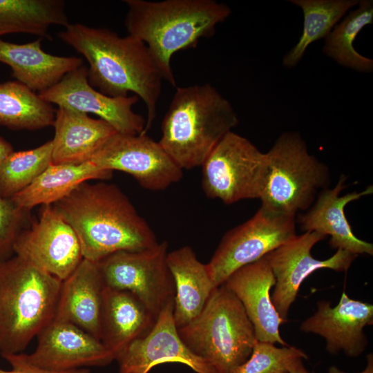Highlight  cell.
<instances>
[{
  "mask_svg": "<svg viewBox=\"0 0 373 373\" xmlns=\"http://www.w3.org/2000/svg\"><path fill=\"white\" fill-rule=\"evenodd\" d=\"M59 38L81 54L88 64V80L110 97H126L132 92L144 102L146 133L156 115L163 76L148 47L128 35L120 37L108 28L68 23Z\"/></svg>",
  "mask_w": 373,
  "mask_h": 373,
  "instance_id": "6da1fadb",
  "label": "cell"
},
{
  "mask_svg": "<svg viewBox=\"0 0 373 373\" xmlns=\"http://www.w3.org/2000/svg\"><path fill=\"white\" fill-rule=\"evenodd\" d=\"M73 228L83 258L98 262L120 251H141L158 242L123 191L104 182H83L52 204Z\"/></svg>",
  "mask_w": 373,
  "mask_h": 373,
  "instance_id": "7a4b0ae2",
  "label": "cell"
},
{
  "mask_svg": "<svg viewBox=\"0 0 373 373\" xmlns=\"http://www.w3.org/2000/svg\"><path fill=\"white\" fill-rule=\"evenodd\" d=\"M124 26L128 35L148 47L163 78L172 86L175 79L171 57L212 37L216 26L231 15V8L213 0H125Z\"/></svg>",
  "mask_w": 373,
  "mask_h": 373,
  "instance_id": "3957f363",
  "label": "cell"
},
{
  "mask_svg": "<svg viewBox=\"0 0 373 373\" xmlns=\"http://www.w3.org/2000/svg\"><path fill=\"white\" fill-rule=\"evenodd\" d=\"M238 122L231 103L210 84L178 87L158 142L180 169L189 170L202 166Z\"/></svg>",
  "mask_w": 373,
  "mask_h": 373,
  "instance_id": "277c9868",
  "label": "cell"
},
{
  "mask_svg": "<svg viewBox=\"0 0 373 373\" xmlns=\"http://www.w3.org/2000/svg\"><path fill=\"white\" fill-rule=\"evenodd\" d=\"M62 281L14 255L0 262V354L22 352L55 318Z\"/></svg>",
  "mask_w": 373,
  "mask_h": 373,
  "instance_id": "5b68a950",
  "label": "cell"
},
{
  "mask_svg": "<svg viewBox=\"0 0 373 373\" xmlns=\"http://www.w3.org/2000/svg\"><path fill=\"white\" fill-rule=\"evenodd\" d=\"M178 331L189 350L217 373H233L249 358L257 341L243 305L224 285L215 288L202 312Z\"/></svg>",
  "mask_w": 373,
  "mask_h": 373,
  "instance_id": "8992f818",
  "label": "cell"
},
{
  "mask_svg": "<svg viewBox=\"0 0 373 373\" xmlns=\"http://www.w3.org/2000/svg\"><path fill=\"white\" fill-rule=\"evenodd\" d=\"M268 174L261 198V207L294 216L307 211L318 195L329 188L327 166L309 153L297 132H285L266 153Z\"/></svg>",
  "mask_w": 373,
  "mask_h": 373,
  "instance_id": "52a82bcc",
  "label": "cell"
},
{
  "mask_svg": "<svg viewBox=\"0 0 373 373\" xmlns=\"http://www.w3.org/2000/svg\"><path fill=\"white\" fill-rule=\"evenodd\" d=\"M205 195L231 204L245 199H260L267 174L266 153L246 137L229 131L202 165Z\"/></svg>",
  "mask_w": 373,
  "mask_h": 373,
  "instance_id": "ba28073f",
  "label": "cell"
},
{
  "mask_svg": "<svg viewBox=\"0 0 373 373\" xmlns=\"http://www.w3.org/2000/svg\"><path fill=\"white\" fill-rule=\"evenodd\" d=\"M296 236L294 216L260 206L251 218L226 232L206 264L214 286L223 285L235 271L263 258Z\"/></svg>",
  "mask_w": 373,
  "mask_h": 373,
  "instance_id": "9c48e42d",
  "label": "cell"
},
{
  "mask_svg": "<svg viewBox=\"0 0 373 373\" xmlns=\"http://www.w3.org/2000/svg\"><path fill=\"white\" fill-rule=\"evenodd\" d=\"M168 243L141 251H120L97 262L105 286L134 294L155 319L174 300L175 286L169 269Z\"/></svg>",
  "mask_w": 373,
  "mask_h": 373,
  "instance_id": "30bf717a",
  "label": "cell"
},
{
  "mask_svg": "<svg viewBox=\"0 0 373 373\" xmlns=\"http://www.w3.org/2000/svg\"><path fill=\"white\" fill-rule=\"evenodd\" d=\"M99 169L120 171L133 176L148 190L161 191L179 182L182 169L158 142L146 133L113 134L90 160Z\"/></svg>",
  "mask_w": 373,
  "mask_h": 373,
  "instance_id": "8fae6325",
  "label": "cell"
},
{
  "mask_svg": "<svg viewBox=\"0 0 373 373\" xmlns=\"http://www.w3.org/2000/svg\"><path fill=\"white\" fill-rule=\"evenodd\" d=\"M326 236L316 231L304 232L269 252L264 257L273 271L276 284L271 296L274 307L285 322L300 285L313 272L321 269L347 271L358 256L345 250L336 252L326 260L314 258L311 251Z\"/></svg>",
  "mask_w": 373,
  "mask_h": 373,
  "instance_id": "7c38bea8",
  "label": "cell"
},
{
  "mask_svg": "<svg viewBox=\"0 0 373 373\" xmlns=\"http://www.w3.org/2000/svg\"><path fill=\"white\" fill-rule=\"evenodd\" d=\"M14 254L61 281L84 258L75 232L52 204L43 205L39 218L20 233Z\"/></svg>",
  "mask_w": 373,
  "mask_h": 373,
  "instance_id": "4fadbf2b",
  "label": "cell"
},
{
  "mask_svg": "<svg viewBox=\"0 0 373 373\" xmlns=\"http://www.w3.org/2000/svg\"><path fill=\"white\" fill-rule=\"evenodd\" d=\"M38 95L45 102L58 107L96 115L119 133L140 134L145 128V119L133 110L139 97L135 95L110 97L103 94L89 84L88 68L84 65Z\"/></svg>",
  "mask_w": 373,
  "mask_h": 373,
  "instance_id": "5bb4252c",
  "label": "cell"
},
{
  "mask_svg": "<svg viewBox=\"0 0 373 373\" xmlns=\"http://www.w3.org/2000/svg\"><path fill=\"white\" fill-rule=\"evenodd\" d=\"M173 307L174 300L169 303L146 335L115 354L119 373H148L157 365L171 362L184 364L197 373H217L181 339L173 318Z\"/></svg>",
  "mask_w": 373,
  "mask_h": 373,
  "instance_id": "9a60e30c",
  "label": "cell"
},
{
  "mask_svg": "<svg viewBox=\"0 0 373 373\" xmlns=\"http://www.w3.org/2000/svg\"><path fill=\"white\" fill-rule=\"evenodd\" d=\"M37 337L35 350L27 356L34 365L46 370L102 367L115 360L100 340L70 323L53 320Z\"/></svg>",
  "mask_w": 373,
  "mask_h": 373,
  "instance_id": "2e32d148",
  "label": "cell"
},
{
  "mask_svg": "<svg viewBox=\"0 0 373 373\" xmlns=\"http://www.w3.org/2000/svg\"><path fill=\"white\" fill-rule=\"evenodd\" d=\"M373 325V305L350 298L343 291L338 303H317V311L302 322L300 329L322 336L331 354L343 351L349 357L362 354L368 344L363 329Z\"/></svg>",
  "mask_w": 373,
  "mask_h": 373,
  "instance_id": "e0dca14e",
  "label": "cell"
},
{
  "mask_svg": "<svg viewBox=\"0 0 373 373\" xmlns=\"http://www.w3.org/2000/svg\"><path fill=\"white\" fill-rule=\"evenodd\" d=\"M275 284L273 271L263 257L235 271L223 285L241 302L254 327L257 341L287 346L279 332L280 325L285 321L271 299L270 290Z\"/></svg>",
  "mask_w": 373,
  "mask_h": 373,
  "instance_id": "ac0fdd59",
  "label": "cell"
},
{
  "mask_svg": "<svg viewBox=\"0 0 373 373\" xmlns=\"http://www.w3.org/2000/svg\"><path fill=\"white\" fill-rule=\"evenodd\" d=\"M345 181L346 177L341 175L334 187L323 190L306 212L298 216V222L304 232L316 231L329 236V245L332 249L345 250L357 256H372V243L354 234L344 210L350 202L372 194L373 186L341 195V191L346 187Z\"/></svg>",
  "mask_w": 373,
  "mask_h": 373,
  "instance_id": "d6986e66",
  "label": "cell"
},
{
  "mask_svg": "<svg viewBox=\"0 0 373 373\" xmlns=\"http://www.w3.org/2000/svg\"><path fill=\"white\" fill-rule=\"evenodd\" d=\"M104 288L97 262L83 258L62 280L54 320L72 323L100 340Z\"/></svg>",
  "mask_w": 373,
  "mask_h": 373,
  "instance_id": "ffe728a7",
  "label": "cell"
},
{
  "mask_svg": "<svg viewBox=\"0 0 373 373\" xmlns=\"http://www.w3.org/2000/svg\"><path fill=\"white\" fill-rule=\"evenodd\" d=\"M41 41L39 37L17 44L0 39V62L10 67L17 82L39 93L54 86L66 74L83 65L80 57L55 56L45 52Z\"/></svg>",
  "mask_w": 373,
  "mask_h": 373,
  "instance_id": "44dd1931",
  "label": "cell"
},
{
  "mask_svg": "<svg viewBox=\"0 0 373 373\" xmlns=\"http://www.w3.org/2000/svg\"><path fill=\"white\" fill-rule=\"evenodd\" d=\"M52 126V164H82L117 131L101 119L70 109L58 107Z\"/></svg>",
  "mask_w": 373,
  "mask_h": 373,
  "instance_id": "7402d4cb",
  "label": "cell"
},
{
  "mask_svg": "<svg viewBox=\"0 0 373 373\" xmlns=\"http://www.w3.org/2000/svg\"><path fill=\"white\" fill-rule=\"evenodd\" d=\"M156 319L132 293L105 286L100 319V341L114 354L146 335Z\"/></svg>",
  "mask_w": 373,
  "mask_h": 373,
  "instance_id": "603a6c76",
  "label": "cell"
},
{
  "mask_svg": "<svg viewBox=\"0 0 373 373\" xmlns=\"http://www.w3.org/2000/svg\"><path fill=\"white\" fill-rule=\"evenodd\" d=\"M166 262L175 286L173 318L180 328L202 312L216 287L206 264L197 258L191 247L184 246L168 253Z\"/></svg>",
  "mask_w": 373,
  "mask_h": 373,
  "instance_id": "cb8c5ba5",
  "label": "cell"
},
{
  "mask_svg": "<svg viewBox=\"0 0 373 373\" xmlns=\"http://www.w3.org/2000/svg\"><path fill=\"white\" fill-rule=\"evenodd\" d=\"M112 176L113 171L99 169L90 161L82 164H51L11 200L18 207L30 211L37 205L53 204L88 180H105Z\"/></svg>",
  "mask_w": 373,
  "mask_h": 373,
  "instance_id": "d4e9b609",
  "label": "cell"
},
{
  "mask_svg": "<svg viewBox=\"0 0 373 373\" xmlns=\"http://www.w3.org/2000/svg\"><path fill=\"white\" fill-rule=\"evenodd\" d=\"M61 0H0V37L22 32L49 37L53 25L68 24Z\"/></svg>",
  "mask_w": 373,
  "mask_h": 373,
  "instance_id": "484cf974",
  "label": "cell"
},
{
  "mask_svg": "<svg viewBox=\"0 0 373 373\" xmlns=\"http://www.w3.org/2000/svg\"><path fill=\"white\" fill-rule=\"evenodd\" d=\"M56 111L17 81L0 83V125L34 131L52 126Z\"/></svg>",
  "mask_w": 373,
  "mask_h": 373,
  "instance_id": "4316f807",
  "label": "cell"
},
{
  "mask_svg": "<svg viewBox=\"0 0 373 373\" xmlns=\"http://www.w3.org/2000/svg\"><path fill=\"white\" fill-rule=\"evenodd\" d=\"M303 14V29L298 43L284 56L283 64L291 68L302 59L307 47L325 38L341 17L358 5L357 0H291Z\"/></svg>",
  "mask_w": 373,
  "mask_h": 373,
  "instance_id": "83f0119b",
  "label": "cell"
},
{
  "mask_svg": "<svg viewBox=\"0 0 373 373\" xmlns=\"http://www.w3.org/2000/svg\"><path fill=\"white\" fill-rule=\"evenodd\" d=\"M358 8L351 11L325 38L323 52L338 64L360 72H370L373 60L363 56L354 48L357 35L373 22V1H359Z\"/></svg>",
  "mask_w": 373,
  "mask_h": 373,
  "instance_id": "f1b7e54d",
  "label": "cell"
},
{
  "mask_svg": "<svg viewBox=\"0 0 373 373\" xmlns=\"http://www.w3.org/2000/svg\"><path fill=\"white\" fill-rule=\"evenodd\" d=\"M52 140L30 150L12 151L0 164V195L12 198L52 164Z\"/></svg>",
  "mask_w": 373,
  "mask_h": 373,
  "instance_id": "f546056e",
  "label": "cell"
},
{
  "mask_svg": "<svg viewBox=\"0 0 373 373\" xmlns=\"http://www.w3.org/2000/svg\"><path fill=\"white\" fill-rule=\"evenodd\" d=\"M300 358L308 356L298 347H278L274 343L257 341L249 358L233 373H289L291 364Z\"/></svg>",
  "mask_w": 373,
  "mask_h": 373,
  "instance_id": "4dcf8cb0",
  "label": "cell"
},
{
  "mask_svg": "<svg viewBox=\"0 0 373 373\" xmlns=\"http://www.w3.org/2000/svg\"><path fill=\"white\" fill-rule=\"evenodd\" d=\"M32 221L30 210L18 207L11 198L0 195V262L15 255L16 240Z\"/></svg>",
  "mask_w": 373,
  "mask_h": 373,
  "instance_id": "1f68e13d",
  "label": "cell"
},
{
  "mask_svg": "<svg viewBox=\"0 0 373 373\" xmlns=\"http://www.w3.org/2000/svg\"><path fill=\"white\" fill-rule=\"evenodd\" d=\"M11 366V370H5L0 368V373H90L88 368H82L69 371H52L40 367L30 361L27 354H1Z\"/></svg>",
  "mask_w": 373,
  "mask_h": 373,
  "instance_id": "d6a6232c",
  "label": "cell"
},
{
  "mask_svg": "<svg viewBox=\"0 0 373 373\" xmlns=\"http://www.w3.org/2000/svg\"><path fill=\"white\" fill-rule=\"evenodd\" d=\"M367 365L365 368L358 373H373V354H368L366 356ZM328 373H347L338 369L336 366H331L328 370Z\"/></svg>",
  "mask_w": 373,
  "mask_h": 373,
  "instance_id": "836d02e7",
  "label": "cell"
},
{
  "mask_svg": "<svg viewBox=\"0 0 373 373\" xmlns=\"http://www.w3.org/2000/svg\"><path fill=\"white\" fill-rule=\"evenodd\" d=\"M12 151H14L11 144L0 136V164Z\"/></svg>",
  "mask_w": 373,
  "mask_h": 373,
  "instance_id": "e575fe53",
  "label": "cell"
},
{
  "mask_svg": "<svg viewBox=\"0 0 373 373\" xmlns=\"http://www.w3.org/2000/svg\"><path fill=\"white\" fill-rule=\"evenodd\" d=\"M289 373H309L303 363V359L300 358L294 362L289 367Z\"/></svg>",
  "mask_w": 373,
  "mask_h": 373,
  "instance_id": "d590c367",
  "label": "cell"
}]
</instances>
